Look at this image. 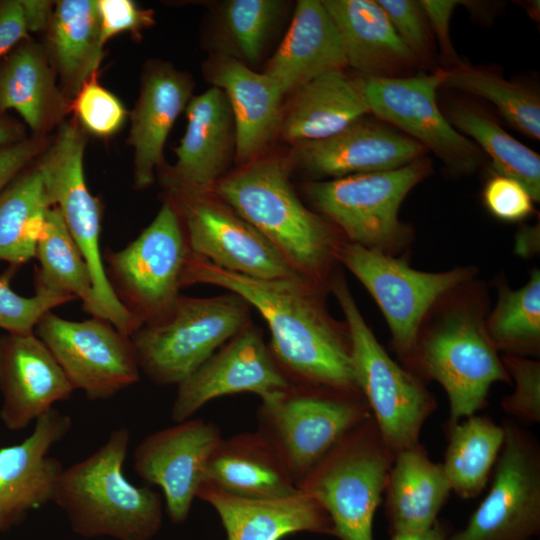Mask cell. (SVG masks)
Instances as JSON below:
<instances>
[{
  "label": "cell",
  "mask_w": 540,
  "mask_h": 540,
  "mask_svg": "<svg viewBox=\"0 0 540 540\" xmlns=\"http://www.w3.org/2000/svg\"><path fill=\"white\" fill-rule=\"evenodd\" d=\"M445 116L490 157L497 174L517 180L534 202H539L540 157L536 152L512 137L486 112L470 104L452 102Z\"/></svg>",
  "instance_id": "d590c367"
},
{
  "label": "cell",
  "mask_w": 540,
  "mask_h": 540,
  "mask_svg": "<svg viewBox=\"0 0 540 540\" xmlns=\"http://www.w3.org/2000/svg\"><path fill=\"white\" fill-rule=\"evenodd\" d=\"M376 1L416 59L422 61L429 59L433 53V34L419 1Z\"/></svg>",
  "instance_id": "7bdbcfd3"
},
{
  "label": "cell",
  "mask_w": 540,
  "mask_h": 540,
  "mask_svg": "<svg viewBox=\"0 0 540 540\" xmlns=\"http://www.w3.org/2000/svg\"><path fill=\"white\" fill-rule=\"evenodd\" d=\"M442 464L451 490L460 497H476L485 488L502 448L505 430L484 416H469L450 425Z\"/></svg>",
  "instance_id": "e575fe53"
},
{
  "label": "cell",
  "mask_w": 540,
  "mask_h": 540,
  "mask_svg": "<svg viewBox=\"0 0 540 540\" xmlns=\"http://www.w3.org/2000/svg\"><path fill=\"white\" fill-rule=\"evenodd\" d=\"M442 87L488 100L511 127L533 140L540 139V98L529 87L465 64L447 70Z\"/></svg>",
  "instance_id": "74e56055"
},
{
  "label": "cell",
  "mask_w": 540,
  "mask_h": 540,
  "mask_svg": "<svg viewBox=\"0 0 540 540\" xmlns=\"http://www.w3.org/2000/svg\"><path fill=\"white\" fill-rule=\"evenodd\" d=\"M447 70L414 76L358 79L370 114L432 151L451 171L473 173L482 162L479 147L455 129L440 110L437 90Z\"/></svg>",
  "instance_id": "4fadbf2b"
},
{
  "label": "cell",
  "mask_w": 540,
  "mask_h": 540,
  "mask_svg": "<svg viewBox=\"0 0 540 540\" xmlns=\"http://www.w3.org/2000/svg\"><path fill=\"white\" fill-rule=\"evenodd\" d=\"M196 498L216 510L227 540H281L297 532L334 535L327 512L300 490L288 497L250 499L201 485Z\"/></svg>",
  "instance_id": "d4e9b609"
},
{
  "label": "cell",
  "mask_w": 540,
  "mask_h": 540,
  "mask_svg": "<svg viewBox=\"0 0 540 540\" xmlns=\"http://www.w3.org/2000/svg\"><path fill=\"white\" fill-rule=\"evenodd\" d=\"M449 537L448 528L437 520L431 527L423 530L394 533L391 540H449Z\"/></svg>",
  "instance_id": "816d5d0a"
},
{
  "label": "cell",
  "mask_w": 540,
  "mask_h": 540,
  "mask_svg": "<svg viewBox=\"0 0 540 540\" xmlns=\"http://www.w3.org/2000/svg\"><path fill=\"white\" fill-rule=\"evenodd\" d=\"M221 438L216 423L189 418L149 434L137 445L134 470L161 488L172 522L182 523L188 517L209 457Z\"/></svg>",
  "instance_id": "ac0fdd59"
},
{
  "label": "cell",
  "mask_w": 540,
  "mask_h": 540,
  "mask_svg": "<svg viewBox=\"0 0 540 540\" xmlns=\"http://www.w3.org/2000/svg\"><path fill=\"white\" fill-rule=\"evenodd\" d=\"M75 115L86 131L98 137H109L124 125L128 112L112 92L93 76L72 100Z\"/></svg>",
  "instance_id": "ab89813d"
},
{
  "label": "cell",
  "mask_w": 540,
  "mask_h": 540,
  "mask_svg": "<svg viewBox=\"0 0 540 540\" xmlns=\"http://www.w3.org/2000/svg\"><path fill=\"white\" fill-rule=\"evenodd\" d=\"M370 416L360 392L291 382L261 401L257 431L277 452L297 486L349 431Z\"/></svg>",
  "instance_id": "8992f818"
},
{
  "label": "cell",
  "mask_w": 540,
  "mask_h": 540,
  "mask_svg": "<svg viewBox=\"0 0 540 540\" xmlns=\"http://www.w3.org/2000/svg\"><path fill=\"white\" fill-rule=\"evenodd\" d=\"M29 39L20 0H0V58Z\"/></svg>",
  "instance_id": "c3c4849f"
},
{
  "label": "cell",
  "mask_w": 540,
  "mask_h": 540,
  "mask_svg": "<svg viewBox=\"0 0 540 540\" xmlns=\"http://www.w3.org/2000/svg\"><path fill=\"white\" fill-rule=\"evenodd\" d=\"M337 261L363 284L382 311L397 353L412 360L425 317L446 295L466 284L471 268L424 272L404 260L345 242Z\"/></svg>",
  "instance_id": "7c38bea8"
},
{
  "label": "cell",
  "mask_w": 540,
  "mask_h": 540,
  "mask_svg": "<svg viewBox=\"0 0 540 540\" xmlns=\"http://www.w3.org/2000/svg\"><path fill=\"white\" fill-rule=\"evenodd\" d=\"M288 164L258 157L214 186L213 192L257 229L305 280L330 292L337 252L347 242L330 221L303 204Z\"/></svg>",
  "instance_id": "7a4b0ae2"
},
{
  "label": "cell",
  "mask_w": 540,
  "mask_h": 540,
  "mask_svg": "<svg viewBox=\"0 0 540 540\" xmlns=\"http://www.w3.org/2000/svg\"><path fill=\"white\" fill-rule=\"evenodd\" d=\"M191 255L180 218L168 199L153 221L125 248L106 250L105 272L114 294L141 324L155 325L172 313Z\"/></svg>",
  "instance_id": "30bf717a"
},
{
  "label": "cell",
  "mask_w": 540,
  "mask_h": 540,
  "mask_svg": "<svg viewBox=\"0 0 540 540\" xmlns=\"http://www.w3.org/2000/svg\"><path fill=\"white\" fill-rule=\"evenodd\" d=\"M497 288V304L486 319L492 343L506 354L536 355L540 346V271L533 270L520 289L511 290L504 279Z\"/></svg>",
  "instance_id": "8d00e7d4"
},
{
  "label": "cell",
  "mask_w": 540,
  "mask_h": 540,
  "mask_svg": "<svg viewBox=\"0 0 540 540\" xmlns=\"http://www.w3.org/2000/svg\"><path fill=\"white\" fill-rule=\"evenodd\" d=\"M288 3L281 0H228L221 4L218 27L222 52L245 65L261 58Z\"/></svg>",
  "instance_id": "f35d334b"
},
{
  "label": "cell",
  "mask_w": 540,
  "mask_h": 540,
  "mask_svg": "<svg viewBox=\"0 0 540 540\" xmlns=\"http://www.w3.org/2000/svg\"><path fill=\"white\" fill-rule=\"evenodd\" d=\"M45 50L61 91L72 102L103 57L97 0L55 2Z\"/></svg>",
  "instance_id": "4dcf8cb0"
},
{
  "label": "cell",
  "mask_w": 540,
  "mask_h": 540,
  "mask_svg": "<svg viewBox=\"0 0 540 540\" xmlns=\"http://www.w3.org/2000/svg\"><path fill=\"white\" fill-rule=\"evenodd\" d=\"M430 172V161L421 157L392 170L308 181L303 190L348 242L391 255L412 237L409 226L399 219L400 206Z\"/></svg>",
  "instance_id": "ba28073f"
},
{
  "label": "cell",
  "mask_w": 540,
  "mask_h": 540,
  "mask_svg": "<svg viewBox=\"0 0 540 540\" xmlns=\"http://www.w3.org/2000/svg\"><path fill=\"white\" fill-rule=\"evenodd\" d=\"M394 457L370 416L322 457L297 488L327 512L333 536L373 540L374 516Z\"/></svg>",
  "instance_id": "277c9868"
},
{
  "label": "cell",
  "mask_w": 540,
  "mask_h": 540,
  "mask_svg": "<svg viewBox=\"0 0 540 540\" xmlns=\"http://www.w3.org/2000/svg\"><path fill=\"white\" fill-rule=\"evenodd\" d=\"M425 152L394 127L365 116L330 137L294 144L293 158L314 180H324L400 168Z\"/></svg>",
  "instance_id": "d6986e66"
},
{
  "label": "cell",
  "mask_w": 540,
  "mask_h": 540,
  "mask_svg": "<svg viewBox=\"0 0 540 540\" xmlns=\"http://www.w3.org/2000/svg\"><path fill=\"white\" fill-rule=\"evenodd\" d=\"M53 207L37 165L0 192V261L19 266L35 258L46 213Z\"/></svg>",
  "instance_id": "836d02e7"
},
{
  "label": "cell",
  "mask_w": 540,
  "mask_h": 540,
  "mask_svg": "<svg viewBox=\"0 0 540 540\" xmlns=\"http://www.w3.org/2000/svg\"><path fill=\"white\" fill-rule=\"evenodd\" d=\"M97 9L103 45L122 32L139 34L154 24L153 12L131 0H97Z\"/></svg>",
  "instance_id": "f6af8a7d"
},
{
  "label": "cell",
  "mask_w": 540,
  "mask_h": 540,
  "mask_svg": "<svg viewBox=\"0 0 540 540\" xmlns=\"http://www.w3.org/2000/svg\"><path fill=\"white\" fill-rule=\"evenodd\" d=\"M165 198L175 208L193 254L253 278H302L257 229L213 191H166Z\"/></svg>",
  "instance_id": "9a60e30c"
},
{
  "label": "cell",
  "mask_w": 540,
  "mask_h": 540,
  "mask_svg": "<svg viewBox=\"0 0 540 540\" xmlns=\"http://www.w3.org/2000/svg\"><path fill=\"white\" fill-rule=\"evenodd\" d=\"M385 492L392 535L435 524L451 486L442 464L431 461L417 445L395 454Z\"/></svg>",
  "instance_id": "1f68e13d"
},
{
  "label": "cell",
  "mask_w": 540,
  "mask_h": 540,
  "mask_svg": "<svg viewBox=\"0 0 540 540\" xmlns=\"http://www.w3.org/2000/svg\"><path fill=\"white\" fill-rule=\"evenodd\" d=\"M85 144L82 129L73 121L63 122L36 165L53 206L58 208L89 268L102 317L131 337L141 324L117 299L106 276L100 250V204L90 193L84 174Z\"/></svg>",
  "instance_id": "8fae6325"
},
{
  "label": "cell",
  "mask_w": 540,
  "mask_h": 540,
  "mask_svg": "<svg viewBox=\"0 0 540 540\" xmlns=\"http://www.w3.org/2000/svg\"><path fill=\"white\" fill-rule=\"evenodd\" d=\"M433 34L438 41L442 56L455 67L464 64L458 58L450 39V20L454 9L461 3L457 0L419 1Z\"/></svg>",
  "instance_id": "bcb514c9"
},
{
  "label": "cell",
  "mask_w": 540,
  "mask_h": 540,
  "mask_svg": "<svg viewBox=\"0 0 540 540\" xmlns=\"http://www.w3.org/2000/svg\"><path fill=\"white\" fill-rule=\"evenodd\" d=\"M207 76L229 102L235 125V156L242 165L254 160L280 130L284 96L268 75L225 54L207 63Z\"/></svg>",
  "instance_id": "603a6c76"
},
{
  "label": "cell",
  "mask_w": 540,
  "mask_h": 540,
  "mask_svg": "<svg viewBox=\"0 0 540 540\" xmlns=\"http://www.w3.org/2000/svg\"><path fill=\"white\" fill-rule=\"evenodd\" d=\"M482 195L487 210L502 221H522L534 212V200L528 190L505 175L495 173L489 178Z\"/></svg>",
  "instance_id": "ee69618b"
},
{
  "label": "cell",
  "mask_w": 540,
  "mask_h": 540,
  "mask_svg": "<svg viewBox=\"0 0 540 540\" xmlns=\"http://www.w3.org/2000/svg\"><path fill=\"white\" fill-rule=\"evenodd\" d=\"M330 292L336 297L349 330L357 388L381 437L394 454L419 445L421 429L436 406L433 396L381 346L341 273L333 279Z\"/></svg>",
  "instance_id": "52a82bcc"
},
{
  "label": "cell",
  "mask_w": 540,
  "mask_h": 540,
  "mask_svg": "<svg viewBox=\"0 0 540 540\" xmlns=\"http://www.w3.org/2000/svg\"><path fill=\"white\" fill-rule=\"evenodd\" d=\"M29 32L47 31L51 22L54 2L46 0H20Z\"/></svg>",
  "instance_id": "681fc988"
},
{
  "label": "cell",
  "mask_w": 540,
  "mask_h": 540,
  "mask_svg": "<svg viewBox=\"0 0 540 540\" xmlns=\"http://www.w3.org/2000/svg\"><path fill=\"white\" fill-rule=\"evenodd\" d=\"M70 107L43 45L29 38L0 58V112L15 110L32 136L45 138Z\"/></svg>",
  "instance_id": "83f0119b"
},
{
  "label": "cell",
  "mask_w": 540,
  "mask_h": 540,
  "mask_svg": "<svg viewBox=\"0 0 540 540\" xmlns=\"http://www.w3.org/2000/svg\"><path fill=\"white\" fill-rule=\"evenodd\" d=\"M24 125L8 113L0 112V149L25 140Z\"/></svg>",
  "instance_id": "f907efd6"
},
{
  "label": "cell",
  "mask_w": 540,
  "mask_h": 540,
  "mask_svg": "<svg viewBox=\"0 0 540 540\" xmlns=\"http://www.w3.org/2000/svg\"><path fill=\"white\" fill-rule=\"evenodd\" d=\"M34 334L46 345L74 390L89 400H105L135 384L140 369L131 338L106 319H64L52 310Z\"/></svg>",
  "instance_id": "5bb4252c"
},
{
  "label": "cell",
  "mask_w": 540,
  "mask_h": 540,
  "mask_svg": "<svg viewBox=\"0 0 540 540\" xmlns=\"http://www.w3.org/2000/svg\"><path fill=\"white\" fill-rule=\"evenodd\" d=\"M348 66L341 35L319 0H299L288 31L264 73L283 94L325 73Z\"/></svg>",
  "instance_id": "484cf974"
},
{
  "label": "cell",
  "mask_w": 540,
  "mask_h": 540,
  "mask_svg": "<svg viewBox=\"0 0 540 540\" xmlns=\"http://www.w3.org/2000/svg\"><path fill=\"white\" fill-rule=\"evenodd\" d=\"M501 360L515 383L514 392L502 400L503 410L518 419L539 422L540 363L510 354H506Z\"/></svg>",
  "instance_id": "b9f144b4"
},
{
  "label": "cell",
  "mask_w": 540,
  "mask_h": 540,
  "mask_svg": "<svg viewBox=\"0 0 540 540\" xmlns=\"http://www.w3.org/2000/svg\"><path fill=\"white\" fill-rule=\"evenodd\" d=\"M251 309L230 291L181 295L166 320L141 326L130 337L140 371L157 385H178L252 322Z\"/></svg>",
  "instance_id": "9c48e42d"
},
{
  "label": "cell",
  "mask_w": 540,
  "mask_h": 540,
  "mask_svg": "<svg viewBox=\"0 0 540 540\" xmlns=\"http://www.w3.org/2000/svg\"><path fill=\"white\" fill-rule=\"evenodd\" d=\"M176 163L162 173L165 191H213L235 153V125L225 93L211 87L190 99Z\"/></svg>",
  "instance_id": "44dd1931"
},
{
  "label": "cell",
  "mask_w": 540,
  "mask_h": 540,
  "mask_svg": "<svg viewBox=\"0 0 540 540\" xmlns=\"http://www.w3.org/2000/svg\"><path fill=\"white\" fill-rule=\"evenodd\" d=\"M202 485L250 499L299 492L277 452L258 431L221 438L209 457Z\"/></svg>",
  "instance_id": "4316f807"
},
{
  "label": "cell",
  "mask_w": 540,
  "mask_h": 540,
  "mask_svg": "<svg viewBox=\"0 0 540 540\" xmlns=\"http://www.w3.org/2000/svg\"><path fill=\"white\" fill-rule=\"evenodd\" d=\"M193 87L191 76L169 63L154 62L145 69L129 133L136 188L154 182L168 134L192 98Z\"/></svg>",
  "instance_id": "cb8c5ba5"
},
{
  "label": "cell",
  "mask_w": 540,
  "mask_h": 540,
  "mask_svg": "<svg viewBox=\"0 0 540 540\" xmlns=\"http://www.w3.org/2000/svg\"><path fill=\"white\" fill-rule=\"evenodd\" d=\"M505 437L492 485L462 530L449 540H531L540 531V456L514 424Z\"/></svg>",
  "instance_id": "2e32d148"
},
{
  "label": "cell",
  "mask_w": 540,
  "mask_h": 540,
  "mask_svg": "<svg viewBox=\"0 0 540 540\" xmlns=\"http://www.w3.org/2000/svg\"><path fill=\"white\" fill-rule=\"evenodd\" d=\"M322 3L341 35L348 66L362 77H398L418 61L376 0Z\"/></svg>",
  "instance_id": "f1b7e54d"
},
{
  "label": "cell",
  "mask_w": 540,
  "mask_h": 540,
  "mask_svg": "<svg viewBox=\"0 0 540 540\" xmlns=\"http://www.w3.org/2000/svg\"><path fill=\"white\" fill-rule=\"evenodd\" d=\"M74 391L46 345L33 333L0 336V419L11 431L68 400Z\"/></svg>",
  "instance_id": "7402d4cb"
},
{
  "label": "cell",
  "mask_w": 540,
  "mask_h": 540,
  "mask_svg": "<svg viewBox=\"0 0 540 540\" xmlns=\"http://www.w3.org/2000/svg\"><path fill=\"white\" fill-rule=\"evenodd\" d=\"M290 383L262 330L252 321L177 385L171 419L174 423L187 420L206 403L224 395L249 392L265 401Z\"/></svg>",
  "instance_id": "e0dca14e"
},
{
  "label": "cell",
  "mask_w": 540,
  "mask_h": 540,
  "mask_svg": "<svg viewBox=\"0 0 540 540\" xmlns=\"http://www.w3.org/2000/svg\"><path fill=\"white\" fill-rule=\"evenodd\" d=\"M71 426L69 415L52 408L35 421L33 431L21 443L0 448V533L53 502L64 468L49 452Z\"/></svg>",
  "instance_id": "ffe728a7"
},
{
  "label": "cell",
  "mask_w": 540,
  "mask_h": 540,
  "mask_svg": "<svg viewBox=\"0 0 540 540\" xmlns=\"http://www.w3.org/2000/svg\"><path fill=\"white\" fill-rule=\"evenodd\" d=\"M9 277L0 278V328L7 333H33L46 312L75 300L42 290H36L32 297H23L10 288Z\"/></svg>",
  "instance_id": "60d3db41"
},
{
  "label": "cell",
  "mask_w": 540,
  "mask_h": 540,
  "mask_svg": "<svg viewBox=\"0 0 540 540\" xmlns=\"http://www.w3.org/2000/svg\"><path fill=\"white\" fill-rule=\"evenodd\" d=\"M130 433L121 427L93 453L64 468L53 502L84 538L150 540L162 524L161 495L124 475Z\"/></svg>",
  "instance_id": "3957f363"
},
{
  "label": "cell",
  "mask_w": 540,
  "mask_h": 540,
  "mask_svg": "<svg viewBox=\"0 0 540 540\" xmlns=\"http://www.w3.org/2000/svg\"><path fill=\"white\" fill-rule=\"evenodd\" d=\"M195 284L236 293L260 313L271 334L269 349L291 382L360 392L349 330L345 321L330 314L328 290L303 278L258 279L234 273L191 252L183 288Z\"/></svg>",
  "instance_id": "6da1fadb"
},
{
  "label": "cell",
  "mask_w": 540,
  "mask_h": 540,
  "mask_svg": "<svg viewBox=\"0 0 540 540\" xmlns=\"http://www.w3.org/2000/svg\"><path fill=\"white\" fill-rule=\"evenodd\" d=\"M45 148V138L32 136L0 149V192L27 169Z\"/></svg>",
  "instance_id": "7dc6e473"
},
{
  "label": "cell",
  "mask_w": 540,
  "mask_h": 540,
  "mask_svg": "<svg viewBox=\"0 0 540 540\" xmlns=\"http://www.w3.org/2000/svg\"><path fill=\"white\" fill-rule=\"evenodd\" d=\"M280 132L294 144L330 137L370 114L358 79L343 70L325 73L296 89Z\"/></svg>",
  "instance_id": "f546056e"
},
{
  "label": "cell",
  "mask_w": 540,
  "mask_h": 540,
  "mask_svg": "<svg viewBox=\"0 0 540 540\" xmlns=\"http://www.w3.org/2000/svg\"><path fill=\"white\" fill-rule=\"evenodd\" d=\"M482 309L469 301L445 310L419 334L410 362L445 390L450 425L482 409L495 382L511 380L488 335Z\"/></svg>",
  "instance_id": "5b68a950"
},
{
  "label": "cell",
  "mask_w": 540,
  "mask_h": 540,
  "mask_svg": "<svg viewBox=\"0 0 540 540\" xmlns=\"http://www.w3.org/2000/svg\"><path fill=\"white\" fill-rule=\"evenodd\" d=\"M35 258L39 261L35 290L80 299L85 312L103 318L89 268L55 206L46 213Z\"/></svg>",
  "instance_id": "d6a6232c"
}]
</instances>
